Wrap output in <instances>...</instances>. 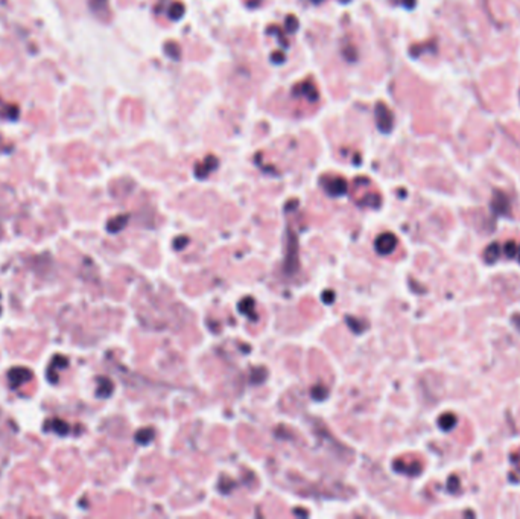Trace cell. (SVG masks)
I'll return each mask as SVG.
<instances>
[{"instance_id":"8fae6325","label":"cell","mask_w":520,"mask_h":519,"mask_svg":"<svg viewBox=\"0 0 520 519\" xmlns=\"http://www.w3.org/2000/svg\"><path fill=\"white\" fill-rule=\"evenodd\" d=\"M491 209L497 215H508L509 213V201L505 194L494 192V198L491 201Z\"/></svg>"},{"instance_id":"ac0fdd59","label":"cell","mask_w":520,"mask_h":519,"mask_svg":"<svg viewBox=\"0 0 520 519\" xmlns=\"http://www.w3.org/2000/svg\"><path fill=\"white\" fill-rule=\"evenodd\" d=\"M499 254H500V245L497 242H493L487 247V250L484 253V259L488 264H494L497 261Z\"/></svg>"},{"instance_id":"836d02e7","label":"cell","mask_w":520,"mask_h":519,"mask_svg":"<svg viewBox=\"0 0 520 519\" xmlns=\"http://www.w3.org/2000/svg\"><path fill=\"white\" fill-rule=\"evenodd\" d=\"M515 256H517V259H518V262H520V245H518V248H517V254H515Z\"/></svg>"},{"instance_id":"cb8c5ba5","label":"cell","mask_w":520,"mask_h":519,"mask_svg":"<svg viewBox=\"0 0 520 519\" xmlns=\"http://www.w3.org/2000/svg\"><path fill=\"white\" fill-rule=\"evenodd\" d=\"M297 29H298V20L295 16L289 14L285 20V31L288 34H294V32H297Z\"/></svg>"},{"instance_id":"4dcf8cb0","label":"cell","mask_w":520,"mask_h":519,"mask_svg":"<svg viewBox=\"0 0 520 519\" xmlns=\"http://www.w3.org/2000/svg\"><path fill=\"white\" fill-rule=\"evenodd\" d=\"M511 461H512V464H514V466H518V464H520V449L511 455Z\"/></svg>"},{"instance_id":"5bb4252c","label":"cell","mask_w":520,"mask_h":519,"mask_svg":"<svg viewBox=\"0 0 520 519\" xmlns=\"http://www.w3.org/2000/svg\"><path fill=\"white\" fill-rule=\"evenodd\" d=\"M128 220H129V215H119V216H114V218H111V220L108 221V224H107L108 232H111V233L120 232V230L126 226Z\"/></svg>"},{"instance_id":"f546056e","label":"cell","mask_w":520,"mask_h":519,"mask_svg":"<svg viewBox=\"0 0 520 519\" xmlns=\"http://www.w3.org/2000/svg\"><path fill=\"white\" fill-rule=\"evenodd\" d=\"M323 298H324V301H326V303H332V301H335L333 298H335V294H333V291H326L324 294H323Z\"/></svg>"},{"instance_id":"ba28073f","label":"cell","mask_w":520,"mask_h":519,"mask_svg":"<svg viewBox=\"0 0 520 519\" xmlns=\"http://www.w3.org/2000/svg\"><path fill=\"white\" fill-rule=\"evenodd\" d=\"M69 366V361H67V358L66 357H63V355H57L52 361H51V364H49V367H48V379L52 382V384H57L58 382V373L63 370V369H66Z\"/></svg>"},{"instance_id":"7a4b0ae2","label":"cell","mask_w":520,"mask_h":519,"mask_svg":"<svg viewBox=\"0 0 520 519\" xmlns=\"http://www.w3.org/2000/svg\"><path fill=\"white\" fill-rule=\"evenodd\" d=\"M374 117H376L377 128L380 129L382 133H385V134L391 133V129L394 126V114H393L391 110L388 108V105L385 102H377L376 104Z\"/></svg>"},{"instance_id":"6da1fadb","label":"cell","mask_w":520,"mask_h":519,"mask_svg":"<svg viewBox=\"0 0 520 519\" xmlns=\"http://www.w3.org/2000/svg\"><path fill=\"white\" fill-rule=\"evenodd\" d=\"M291 93L295 99H301V101H306L311 104H317L320 101V92L317 89L315 82L311 78H306L301 82L295 84Z\"/></svg>"},{"instance_id":"d4e9b609","label":"cell","mask_w":520,"mask_h":519,"mask_svg":"<svg viewBox=\"0 0 520 519\" xmlns=\"http://www.w3.org/2000/svg\"><path fill=\"white\" fill-rule=\"evenodd\" d=\"M517 248H518V245H517L514 241H506L505 245H503V253H505L506 257L512 259V257H515V254H517Z\"/></svg>"},{"instance_id":"5b68a950","label":"cell","mask_w":520,"mask_h":519,"mask_svg":"<svg viewBox=\"0 0 520 519\" xmlns=\"http://www.w3.org/2000/svg\"><path fill=\"white\" fill-rule=\"evenodd\" d=\"M8 379L13 388H19L20 385H25L32 379V372L25 367H14L8 372Z\"/></svg>"},{"instance_id":"52a82bcc","label":"cell","mask_w":520,"mask_h":519,"mask_svg":"<svg viewBox=\"0 0 520 519\" xmlns=\"http://www.w3.org/2000/svg\"><path fill=\"white\" fill-rule=\"evenodd\" d=\"M396 247H397V238L393 233H383L376 239V250L380 254L393 253Z\"/></svg>"},{"instance_id":"d6986e66","label":"cell","mask_w":520,"mask_h":519,"mask_svg":"<svg viewBox=\"0 0 520 519\" xmlns=\"http://www.w3.org/2000/svg\"><path fill=\"white\" fill-rule=\"evenodd\" d=\"M20 114V110L17 105L11 104V105H5L2 110H0V117L7 119V120H17Z\"/></svg>"},{"instance_id":"ffe728a7","label":"cell","mask_w":520,"mask_h":519,"mask_svg":"<svg viewBox=\"0 0 520 519\" xmlns=\"http://www.w3.org/2000/svg\"><path fill=\"white\" fill-rule=\"evenodd\" d=\"M438 425H440L441 429L449 431V429H452V428L456 425V416L452 414V413H446V414H443V416L438 419Z\"/></svg>"},{"instance_id":"30bf717a","label":"cell","mask_w":520,"mask_h":519,"mask_svg":"<svg viewBox=\"0 0 520 519\" xmlns=\"http://www.w3.org/2000/svg\"><path fill=\"white\" fill-rule=\"evenodd\" d=\"M89 8L92 10V13L101 19V20H108L110 19V7H108V0H90L89 2Z\"/></svg>"},{"instance_id":"603a6c76","label":"cell","mask_w":520,"mask_h":519,"mask_svg":"<svg viewBox=\"0 0 520 519\" xmlns=\"http://www.w3.org/2000/svg\"><path fill=\"white\" fill-rule=\"evenodd\" d=\"M152 437H154V431L151 428H143V429H140L137 432L136 440L139 443H142V445H146V443H149L152 440Z\"/></svg>"},{"instance_id":"3957f363","label":"cell","mask_w":520,"mask_h":519,"mask_svg":"<svg viewBox=\"0 0 520 519\" xmlns=\"http://www.w3.org/2000/svg\"><path fill=\"white\" fill-rule=\"evenodd\" d=\"M320 183L323 185L324 191L332 197H341L347 192V182L339 176H324Z\"/></svg>"},{"instance_id":"83f0119b","label":"cell","mask_w":520,"mask_h":519,"mask_svg":"<svg viewBox=\"0 0 520 519\" xmlns=\"http://www.w3.org/2000/svg\"><path fill=\"white\" fill-rule=\"evenodd\" d=\"M286 60V55H285V51H277L271 55V61L274 64H283Z\"/></svg>"},{"instance_id":"e0dca14e","label":"cell","mask_w":520,"mask_h":519,"mask_svg":"<svg viewBox=\"0 0 520 519\" xmlns=\"http://www.w3.org/2000/svg\"><path fill=\"white\" fill-rule=\"evenodd\" d=\"M164 54L172 60H180L181 57V48L175 41H166L164 43Z\"/></svg>"},{"instance_id":"f1b7e54d","label":"cell","mask_w":520,"mask_h":519,"mask_svg":"<svg viewBox=\"0 0 520 519\" xmlns=\"http://www.w3.org/2000/svg\"><path fill=\"white\" fill-rule=\"evenodd\" d=\"M450 483L447 484V489L450 490V492H458V489H459V484H458V478L456 477H450V480H449Z\"/></svg>"},{"instance_id":"9c48e42d","label":"cell","mask_w":520,"mask_h":519,"mask_svg":"<svg viewBox=\"0 0 520 519\" xmlns=\"http://www.w3.org/2000/svg\"><path fill=\"white\" fill-rule=\"evenodd\" d=\"M393 466H394V469L397 472H402V473H406V475H418L421 472V463L417 461V460L406 461V460L400 458V460H396Z\"/></svg>"},{"instance_id":"4fadbf2b","label":"cell","mask_w":520,"mask_h":519,"mask_svg":"<svg viewBox=\"0 0 520 519\" xmlns=\"http://www.w3.org/2000/svg\"><path fill=\"white\" fill-rule=\"evenodd\" d=\"M184 13H186V7H184V4L178 2V0H175V2H172V4L169 5V8H167V17H169L170 20H180V19H183Z\"/></svg>"},{"instance_id":"277c9868","label":"cell","mask_w":520,"mask_h":519,"mask_svg":"<svg viewBox=\"0 0 520 519\" xmlns=\"http://www.w3.org/2000/svg\"><path fill=\"white\" fill-rule=\"evenodd\" d=\"M288 256H286V273L292 274L298 270V247H297V238L294 236V233L288 232Z\"/></svg>"},{"instance_id":"4316f807","label":"cell","mask_w":520,"mask_h":519,"mask_svg":"<svg viewBox=\"0 0 520 519\" xmlns=\"http://www.w3.org/2000/svg\"><path fill=\"white\" fill-rule=\"evenodd\" d=\"M347 323H349V326L355 330V332H362L365 329V324L362 321H356L353 320L352 317H347Z\"/></svg>"},{"instance_id":"e575fe53","label":"cell","mask_w":520,"mask_h":519,"mask_svg":"<svg viewBox=\"0 0 520 519\" xmlns=\"http://www.w3.org/2000/svg\"><path fill=\"white\" fill-rule=\"evenodd\" d=\"M393 2H394V4H397V2H403V0H393Z\"/></svg>"},{"instance_id":"484cf974","label":"cell","mask_w":520,"mask_h":519,"mask_svg":"<svg viewBox=\"0 0 520 519\" xmlns=\"http://www.w3.org/2000/svg\"><path fill=\"white\" fill-rule=\"evenodd\" d=\"M327 395H329V392H327V388H324V387H314L312 388V396H314V399H317V401H320V399H326L327 398Z\"/></svg>"},{"instance_id":"8992f818","label":"cell","mask_w":520,"mask_h":519,"mask_svg":"<svg viewBox=\"0 0 520 519\" xmlns=\"http://www.w3.org/2000/svg\"><path fill=\"white\" fill-rule=\"evenodd\" d=\"M218 164H219L218 157L207 155L202 161H199V163L195 164V176H196L198 179H205V177H208V176L211 174V172H213L216 167H218Z\"/></svg>"},{"instance_id":"7402d4cb","label":"cell","mask_w":520,"mask_h":519,"mask_svg":"<svg viewBox=\"0 0 520 519\" xmlns=\"http://www.w3.org/2000/svg\"><path fill=\"white\" fill-rule=\"evenodd\" d=\"M359 206H370V207H379L380 206V197L377 194H367L362 200L358 201Z\"/></svg>"},{"instance_id":"2e32d148","label":"cell","mask_w":520,"mask_h":519,"mask_svg":"<svg viewBox=\"0 0 520 519\" xmlns=\"http://www.w3.org/2000/svg\"><path fill=\"white\" fill-rule=\"evenodd\" d=\"M99 387H98V396L99 398H108L113 393V384L108 378H98Z\"/></svg>"},{"instance_id":"9a60e30c","label":"cell","mask_w":520,"mask_h":519,"mask_svg":"<svg viewBox=\"0 0 520 519\" xmlns=\"http://www.w3.org/2000/svg\"><path fill=\"white\" fill-rule=\"evenodd\" d=\"M267 32L268 34H271L273 37H276L277 38V41L280 43V45L285 48V49H288L289 48V40H288V37L285 35V29H282L280 26H277V25H270L268 26V29H267Z\"/></svg>"},{"instance_id":"44dd1931","label":"cell","mask_w":520,"mask_h":519,"mask_svg":"<svg viewBox=\"0 0 520 519\" xmlns=\"http://www.w3.org/2000/svg\"><path fill=\"white\" fill-rule=\"evenodd\" d=\"M239 309H240L242 314L249 315L251 318H255V315L252 314V312H254V300H252L251 297H246V298H243V300L240 301V303H239Z\"/></svg>"},{"instance_id":"7c38bea8","label":"cell","mask_w":520,"mask_h":519,"mask_svg":"<svg viewBox=\"0 0 520 519\" xmlns=\"http://www.w3.org/2000/svg\"><path fill=\"white\" fill-rule=\"evenodd\" d=\"M45 429H46V431H54V432H57V434H60V436H66V434H69L70 426H69L64 420L51 419V420L46 422Z\"/></svg>"},{"instance_id":"d6a6232c","label":"cell","mask_w":520,"mask_h":519,"mask_svg":"<svg viewBox=\"0 0 520 519\" xmlns=\"http://www.w3.org/2000/svg\"><path fill=\"white\" fill-rule=\"evenodd\" d=\"M311 2H312L314 5H320V4H323V2H324V0H311Z\"/></svg>"},{"instance_id":"1f68e13d","label":"cell","mask_w":520,"mask_h":519,"mask_svg":"<svg viewBox=\"0 0 520 519\" xmlns=\"http://www.w3.org/2000/svg\"><path fill=\"white\" fill-rule=\"evenodd\" d=\"M512 321H514V324H515V327L520 330V315H514V317H512Z\"/></svg>"}]
</instances>
